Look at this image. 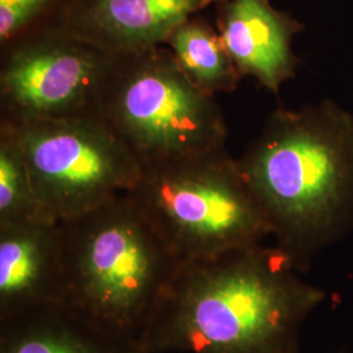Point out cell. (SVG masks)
<instances>
[{
    "instance_id": "cell-1",
    "label": "cell",
    "mask_w": 353,
    "mask_h": 353,
    "mask_svg": "<svg viewBox=\"0 0 353 353\" xmlns=\"http://www.w3.org/2000/svg\"><path fill=\"white\" fill-rule=\"evenodd\" d=\"M278 248L182 262L138 335L145 353H296L323 300Z\"/></svg>"
},
{
    "instance_id": "cell-2",
    "label": "cell",
    "mask_w": 353,
    "mask_h": 353,
    "mask_svg": "<svg viewBox=\"0 0 353 353\" xmlns=\"http://www.w3.org/2000/svg\"><path fill=\"white\" fill-rule=\"evenodd\" d=\"M239 163L297 270L352 227L353 115L336 103L276 109Z\"/></svg>"
},
{
    "instance_id": "cell-3",
    "label": "cell",
    "mask_w": 353,
    "mask_h": 353,
    "mask_svg": "<svg viewBox=\"0 0 353 353\" xmlns=\"http://www.w3.org/2000/svg\"><path fill=\"white\" fill-rule=\"evenodd\" d=\"M59 230L64 303L138 338L182 262L126 192Z\"/></svg>"
},
{
    "instance_id": "cell-4",
    "label": "cell",
    "mask_w": 353,
    "mask_h": 353,
    "mask_svg": "<svg viewBox=\"0 0 353 353\" xmlns=\"http://www.w3.org/2000/svg\"><path fill=\"white\" fill-rule=\"evenodd\" d=\"M126 194L181 262L214 259L271 236L227 148L143 168Z\"/></svg>"
},
{
    "instance_id": "cell-5",
    "label": "cell",
    "mask_w": 353,
    "mask_h": 353,
    "mask_svg": "<svg viewBox=\"0 0 353 353\" xmlns=\"http://www.w3.org/2000/svg\"><path fill=\"white\" fill-rule=\"evenodd\" d=\"M97 117L141 169L227 145L221 106L183 75L166 46L113 57Z\"/></svg>"
},
{
    "instance_id": "cell-6",
    "label": "cell",
    "mask_w": 353,
    "mask_h": 353,
    "mask_svg": "<svg viewBox=\"0 0 353 353\" xmlns=\"http://www.w3.org/2000/svg\"><path fill=\"white\" fill-rule=\"evenodd\" d=\"M6 122V121H0ZM45 214L63 221L132 189L141 165L99 117L7 122Z\"/></svg>"
},
{
    "instance_id": "cell-7",
    "label": "cell",
    "mask_w": 353,
    "mask_h": 353,
    "mask_svg": "<svg viewBox=\"0 0 353 353\" xmlns=\"http://www.w3.org/2000/svg\"><path fill=\"white\" fill-rule=\"evenodd\" d=\"M0 121L97 117L113 57L54 29L0 49Z\"/></svg>"
},
{
    "instance_id": "cell-8",
    "label": "cell",
    "mask_w": 353,
    "mask_h": 353,
    "mask_svg": "<svg viewBox=\"0 0 353 353\" xmlns=\"http://www.w3.org/2000/svg\"><path fill=\"white\" fill-rule=\"evenodd\" d=\"M214 3L216 0H71L48 28L110 57H119L164 46L176 26Z\"/></svg>"
},
{
    "instance_id": "cell-9",
    "label": "cell",
    "mask_w": 353,
    "mask_h": 353,
    "mask_svg": "<svg viewBox=\"0 0 353 353\" xmlns=\"http://www.w3.org/2000/svg\"><path fill=\"white\" fill-rule=\"evenodd\" d=\"M214 6L216 29L240 75L279 93L297 72L293 38L303 26L270 0H216Z\"/></svg>"
},
{
    "instance_id": "cell-10",
    "label": "cell",
    "mask_w": 353,
    "mask_h": 353,
    "mask_svg": "<svg viewBox=\"0 0 353 353\" xmlns=\"http://www.w3.org/2000/svg\"><path fill=\"white\" fill-rule=\"evenodd\" d=\"M64 301L59 221L0 225V321Z\"/></svg>"
},
{
    "instance_id": "cell-11",
    "label": "cell",
    "mask_w": 353,
    "mask_h": 353,
    "mask_svg": "<svg viewBox=\"0 0 353 353\" xmlns=\"http://www.w3.org/2000/svg\"><path fill=\"white\" fill-rule=\"evenodd\" d=\"M0 353H145L138 338L108 327L68 303L0 321Z\"/></svg>"
},
{
    "instance_id": "cell-12",
    "label": "cell",
    "mask_w": 353,
    "mask_h": 353,
    "mask_svg": "<svg viewBox=\"0 0 353 353\" xmlns=\"http://www.w3.org/2000/svg\"><path fill=\"white\" fill-rule=\"evenodd\" d=\"M164 46L173 54L179 70L204 93L214 96L239 88L242 76L237 71L225 45L201 14L176 26Z\"/></svg>"
},
{
    "instance_id": "cell-13",
    "label": "cell",
    "mask_w": 353,
    "mask_h": 353,
    "mask_svg": "<svg viewBox=\"0 0 353 353\" xmlns=\"http://www.w3.org/2000/svg\"><path fill=\"white\" fill-rule=\"evenodd\" d=\"M49 217L38 201L13 128L0 122V225ZM50 219V217H49Z\"/></svg>"
},
{
    "instance_id": "cell-14",
    "label": "cell",
    "mask_w": 353,
    "mask_h": 353,
    "mask_svg": "<svg viewBox=\"0 0 353 353\" xmlns=\"http://www.w3.org/2000/svg\"><path fill=\"white\" fill-rule=\"evenodd\" d=\"M71 0H0V49L51 26Z\"/></svg>"
}]
</instances>
